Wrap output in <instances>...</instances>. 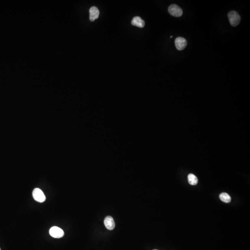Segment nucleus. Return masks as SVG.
Returning <instances> with one entry per match:
<instances>
[{"instance_id":"obj_1","label":"nucleus","mask_w":250,"mask_h":250,"mask_svg":"<svg viewBox=\"0 0 250 250\" xmlns=\"http://www.w3.org/2000/svg\"><path fill=\"white\" fill-rule=\"evenodd\" d=\"M228 17L230 24L233 27L237 26L241 22V16L235 11H230L228 14Z\"/></svg>"},{"instance_id":"obj_2","label":"nucleus","mask_w":250,"mask_h":250,"mask_svg":"<svg viewBox=\"0 0 250 250\" xmlns=\"http://www.w3.org/2000/svg\"><path fill=\"white\" fill-rule=\"evenodd\" d=\"M168 12L170 15L176 17H181L183 13L181 8L176 4L170 6L168 8Z\"/></svg>"},{"instance_id":"obj_3","label":"nucleus","mask_w":250,"mask_h":250,"mask_svg":"<svg viewBox=\"0 0 250 250\" xmlns=\"http://www.w3.org/2000/svg\"><path fill=\"white\" fill-rule=\"evenodd\" d=\"M32 196L34 199L39 203H43L46 199V197L43 192L39 188H36L33 190Z\"/></svg>"},{"instance_id":"obj_4","label":"nucleus","mask_w":250,"mask_h":250,"mask_svg":"<svg viewBox=\"0 0 250 250\" xmlns=\"http://www.w3.org/2000/svg\"><path fill=\"white\" fill-rule=\"evenodd\" d=\"M49 233L52 237L54 238H61L65 234L64 231L61 228L56 226L51 228L49 230Z\"/></svg>"},{"instance_id":"obj_5","label":"nucleus","mask_w":250,"mask_h":250,"mask_svg":"<svg viewBox=\"0 0 250 250\" xmlns=\"http://www.w3.org/2000/svg\"><path fill=\"white\" fill-rule=\"evenodd\" d=\"M175 45L179 51L183 50L187 45V41L185 38L179 37L176 38L175 41Z\"/></svg>"},{"instance_id":"obj_6","label":"nucleus","mask_w":250,"mask_h":250,"mask_svg":"<svg viewBox=\"0 0 250 250\" xmlns=\"http://www.w3.org/2000/svg\"><path fill=\"white\" fill-rule=\"evenodd\" d=\"M104 223L106 228L109 230H112L115 228V222L112 217L111 216H108L105 218Z\"/></svg>"},{"instance_id":"obj_7","label":"nucleus","mask_w":250,"mask_h":250,"mask_svg":"<svg viewBox=\"0 0 250 250\" xmlns=\"http://www.w3.org/2000/svg\"><path fill=\"white\" fill-rule=\"evenodd\" d=\"M89 12H90V19L91 22H94L99 17L100 11L96 6H92L90 9Z\"/></svg>"},{"instance_id":"obj_8","label":"nucleus","mask_w":250,"mask_h":250,"mask_svg":"<svg viewBox=\"0 0 250 250\" xmlns=\"http://www.w3.org/2000/svg\"><path fill=\"white\" fill-rule=\"evenodd\" d=\"M131 25L133 26H136L137 27L142 28L144 27L145 25V22L144 21L141 19V18L139 16L134 17L132 19L131 22Z\"/></svg>"},{"instance_id":"obj_9","label":"nucleus","mask_w":250,"mask_h":250,"mask_svg":"<svg viewBox=\"0 0 250 250\" xmlns=\"http://www.w3.org/2000/svg\"><path fill=\"white\" fill-rule=\"evenodd\" d=\"M188 182L191 185H195L198 183V179L197 177L193 174H190L188 176Z\"/></svg>"},{"instance_id":"obj_10","label":"nucleus","mask_w":250,"mask_h":250,"mask_svg":"<svg viewBox=\"0 0 250 250\" xmlns=\"http://www.w3.org/2000/svg\"><path fill=\"white\" fill-rule=\"evenodd\" d=\"M220 199L221 201L225 203H229L231 202V198L228 194L226 193H222L220 194Z\"/></svg>"},{"instance_id":"obj_11","label":"nucleus","mask_w":250,"mask_h":250,"mask_svg":"<svg viewBox=\"0 0 250 250\" xmlns=\"http://www.w3.org/2000/svg\"><path fill=\"white\" fill-rule=\"evenodd\" d=\"M170 38H172V36H170Z\"/></svg>"},{"instance_id":"obj_12","label":"nucleus","mask_w":250,"mask_h":250,"mask_svg":"<svg viewBox=\"0 0 250 250\" xmlns=\"http://www.w3.org/2000/svg\"><path fill=\"white\" fill-rule=\"evenodd\" d=\"M0 250H1V248H0Z\"/></svg>"},{"instance_id":"obj_13","label":"nucleus","mask_w":250,"mask_h":250,"mask_svg":"<svg viewBox=\"0 0 250 250\" xmlns=\"http://www.w3.org/2000/svg\"></svg>"}]
</instances>
